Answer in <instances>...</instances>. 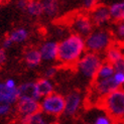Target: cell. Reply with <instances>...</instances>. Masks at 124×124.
I'll use <instances>...</instances> for the list:
<instances>
[{"label": "cell", "instance_id": "obj_1", "mask_svg": "<svg viewBox=\"0 0 124 124\" xmlns=\"http://www.w3.org/2000/svg\"><path fill=\"white\" fill-rule=\"evenodd\" d=\"M85 53V39L76 33H71L59 41L57 61L64 67H75Z\"/></svg>", "mask_w": 124, "mask_h": 124}, {"label": "cell", "instance_id": "obj_2", "mask_svg": "<svg viewBox=\"0 0 124 124\" xmlns=\"http://www.w3.org/2000/svg\"><path fill=\"white\" fill-rule=\"evenodd\" d=\"M100 106L114 121H124V89L119 88L104 97Z\"/></svg>", "mask_w": 124, "mask_h": 124}, {"label": "cell", "instance_id": "obj_3", "mask_svg": "<svg viewBox=\"0 0 124 124\" xmlns=\"http://www.w3.org/2000/svg\"><path fill=\"white\" fill-rule=\"evenodd\" d=\"M86 51L95 54H102L113 45V34L103 28L93 29V31L85 38Z\"/></svg>", "mask_w": 124, "mask_h": 124}, {"label": "cell", "instance_id": "obj_4", "mask_svg": "<svg viewBox=\"0 0 124 124\" xmlns=\"http://www.w3.org/2000/svg\"><path fill=\"white\" fill-rule=\"evenodd\" d=\"M104 61L101 57V54L86 52L82 55V58L78 61V63L76 64L75 67L78 73L83 78L94 81L99 68L101 67Z\"/></svg>", "mask_w": 124, "mask_h": 124}, {"label": "cell", "instance_id": "obj_5", "mask_svg": "<svg viewBox=\"0 0 124 124\" xmlns=\"http://www.w3.org/2000/svg\"><path fill=\"white\" fill-rule=\"evenodd\" d=\"M66 99L65 96L59 93H53L39 100V108L42 113L46 114L52 118H58L65 112Z\"/></svg>", "mask_w": 124, "mask_h": 124}, {"label": "cell", "instance_id": "obj_6", "mask_svg": "<svg viewBox=\"0 0 124 124\" xmlns=\"http://www.w3.org/2000/svg\"><path fill=\"white\" fill-rule=\"evenodd\" d=\"M116 89H119V87L115 83L113 77L108 79H102V80L95 79L93 81L91 90H90L89 101L92 104L99 105L104 97H106L108 94L115 91Z\"/></svg>", "mask_w": 124, "mask_h": 124}, {"label": "cell", "instance_id": "obj_7", "mask_svg": "<svg viewBox=\"0 0 124 124\" xmlns=\"http://www.w3.org/2000/svg\"><path fill=\"white\" fill-rule=\"evenodd\" d=\"M70 26L74 31L73 33H76L84 39L87 35H89L94 28L90 16L85 13H79L74 15L70 20Z\"/></svg>", "mask_w": 124, "mask_h": 124}, {"label": "cell", "instance_id": "obj_8", "mask_svg": "<svg viewBox=\"0 0 124 124\" xmlns=\"http://www.w3.org/2000/svg\"><path fill=\"white\" fill-rule=\"evenodd\" d=\"M40 111L39 101L30 98H19L16 102V112L18 118L33 115Z\"/></svg>", "mask_w": 124, "mask_h": 124}, {"label": "cell", "instance_id": "obj_9", "mask_svg": "<svg viewBox=\"0 0 124 124\" xmlns=\"http://www.w3.org/2000/svg\"><path fill=\"white\" fill-rule=\"evenodd\" d=\"M66 106L64 114L67 117H74L78 114V112L82 108L83 105V96L78 91H73L69 93L66 97Z\"/></svg>", "mask_w": 124, "mask_h": 124}, {"label": "cell", "instance_id": "obj_10", "mask_svg": "<svg viewBox=\"0 0 124 124\" xmlns=\"http://www.w3.org/2000/svg\"><path fill=\"white\" fill-rule=\"evenodd\" d=\"M41 61L46 63H53L58 60L59 42L55 40H46L39 47Z\"/></svg>", "mask_w": 124, "mask_h": 124}, {"label": "cell", "instance_id": "obj_11", "mask_svg": "<svg viewBox=\"0 0 124 124\" xmlns=\"http://www.w3.org/2000/svg\"><path fill=\"white\" fill-rule=\"evenodd\" d=\"M89 16L93 25L98 27H101L105 24H107L111 19L109 7L105 5H97L94 9L90 11Z\"/></svg>", "mask_w": 124, "mask_h": 124}, {"label": "cell", "instance_id": "obj_12", "mask_svg": "<svg viewBox=\"0 0 124 124\" xmlns=\"http://www.w3.org/2000/svg\"><path fill=\"white\" fill-rule=\"evenodd\" d=\"M19 99L18 95V87L17 88H10L6 85V83L0 82V104H9L13 105Z\"/></svg>", "mask_w": 124, "mask_h": 124}, {"label": "cell", "instance_id": "obj_13", "mask_svg": "<svg viewBox=\"0 0 124 124\" xmlns=\"http://www.w3.org/2000/svg\"><path fill=\"white\" fill-rule=\"evenodd\" d=\"M54 121V118L42 113L41 111H39L38 113L33 115L18 118L17 124H52Z\"/></svg>", "mask_w": 124, "mask_h": 124}, {"label": "cell", "instance_id": "obj_14", "mask_svg": "<svg viewBox=\"0 0 124 124\" xmlns=\"http://www.w3.org/2000/svg\"><path fill=\"white\" fill-rule=\"evenodd\" d=\"M35 88L39 99H41L54 92V84L52 81V79L41 78L35 82Z\"/></svg>", "mask_w": 124, "mask_h": 124}, {"label": "cell", "instance_id": "obj_15", "mask_svg": "<svg viewBox=\"0 0 124 124\" xmlns=\"http://www.w3.org/2000/svg\"><path fill=\"white\" fill-rule=\"evenodd\" d=\"M19 98H30L34 100H40L35 88V82H26L18 86Z\"/></svg>", "mask_w": 124, "mask_h": 124}, {"label": "cell", "instance_id": "obj_16", "mask_svg": "<svg viewBox=\"0 0 124 124\" xmlns=\"http://www.w3.org/2000/svg\"><path fill=\"white\" fill-rule=\"evenodd\" d=\"M23 59H24L25 64L30 68L39 67L42 62L39 48H35V47H31V48L26 49L25 53H24Z\"/></svg>", "mask_w": 124, "mask_h": 124}, {"label": "cell", "instance_id": "obj_17", "mask_svg": "<svg viewBox=\"0 0 124 124\" xmlns=\"http://www.w3.org/2000/svg\"><path fill=\"white\" fill-rule=\"evenodd\" d=\"M122 58H124L122 55L121 49L119 47L118 43H113L110 47L107 48V51L104 53V59L106 63H109L111 65H114L115 63H117L119 60H121Z\"/></svg>", "mask_w": 124, "mask_h": 124}, {"label": "cell", "instance_id": "obj_18", "mask_svg": "<svg viewBox=\"0 0 124 124\" xmlns=\"http://www.w3.org/2000/svg\"><path fill=\"white\" fill-rule=\"evenodd\" d=\"M24 11L29 16H32V17H39L43 15L41 0H27L26 7Z\"/></svg>", "mask_w": 124, "mask_h": 124}, {"label": "cell", "instance_id": "obj_19", "mask_svg": "<svg viewBox=\"0 0 124 124\" xmlns=\"http://www.w3.org/2000/svg\"><path fill=\"white\" fill-rule=\"evenodd\" d=\"M43 15L47 17H54L60 11V5L58 0H41Z\"/></svg>", "mask_w": 124, "mask_h": 124}, {"label": "cell", "instance_id": "obj_20", "mask_svg": "<svg viewBox=\"0 0 124 124\" xmlns=\"http://www.w3.org/2000/svg\"><path fill=\"white\" fill-rule=\"evenodd\" d=\"M7 36L10 39L13 45H15V43H22L27 40L29 36V32L26 28L19 27V28L13 29Z\"/></svg>", "mask_w": 124, "mask_h": 124}, {"label": "cell", "instance_id": "obj_21", "mask_svg": "<svg viewBox=\"0 0 124 124\" xmlns=\"http://www.w3.org/2000/svg\"><path fill=\"white\" fill-rule=\"evenodd\" d=\"M111 19L115 21H123L124 20V0L120 2L113 3L109 7Z\"/></svg>", "mask_w": 124, "mask_h": 124}, {"label": "cell", "instance_id": "obj_22", "mask_svg": "<svg viewBox=\"0 0 124 124\" xmlns=\"http://www.w3.org/2000/svg\"><path fill=\"white\" fill-rule=\"evenodd\" d=\"M114 73H115V69H114L113 65L104 62V63L101 65V67L99 68L98 73H97L95 79H98V80L108 79V78L112 77L114 75Z\"/></svg>", "mask_w": 124, "mask_h": 124}, {"label": "cell", "instance_id": "obj_23", "mask_svg": "<svg viewBox=\"0 0 124 124\" xmlns=\"http://www.w3.org/2000/svg\"><path fill=\"white\" fill-rule=\"evenodd\" d=\"M114 123H115V121L111 118L109 115L105 113V114L97 116L93 124H114Z\"/></svg>", "mask_w": 124, "mask_h": 124}, {"label": "cell", "instance_id": "obj_24", "mask_svg": "<svg viewBox=\"0 0 124 124\" xmlns=\"http://www.w3.org/2000/svg\"><path fill=\"white\" fill-rule=\"evenodd\" d=\"M58 73V68L55 66H49L43 72V78H47V79H52Z\"/></svg>", "mask_w": 124, "mask_h": 124}, {"label": "cell", "instance_id": "obj_25", "mask_svg": "<svg viewBox=\"0 0 124 124\" xmlns=\"http://www.w3.org/2000/svg\"><path fill=\"white\" fill-rule=\"evenodd\" d=\"M11 112H12V105L0 104V117L8 116Z\"/></svg>", "mask_w": 124, "mask_h": 124}, {"label": "cell", "instance_id": "obj_26", "mask_svg": "<svg viewBox=\"0 0 124 124\" xmlns=\"http://www.w3.org/2000/svg\"><path fill=\"white\" fill-rule=\"evenodd\" d=\"M115 83L117 84V86L119 88H122V86L124 85V73H121V72H115L114 75L112 76Z\"/></svg>", "mask_w": 124, "mask_h": 124}, {"label": "cell", "instance_id": "obj_27", "mask_svg": "<svg viewBox=\"0 0 124 124\" xmlns=\"http://www.w3.org/2000/svg\"><path fill=\"white\" fill-rule=\"evenodd\" d=\"M82 3H83L84 9L88 10V11H91L92 9H94L98 5L97 4V0H83Z\"/></svg>", "mask_w": 124, "mask_h": 124}, {"label": "cell", "instance_id": "obj_28", "mask_svg": "<svg viewBox=\"0 0 124 124\" xmlns=\"http://www.w3.org/2000/svg\"><path fill=\"white\" fill-rule=\"evenodd\" d=\"M114 69H115V72H121V73H124V58H122L121 60H119L117 63H115L113 65Z\"/></svg>", "mask_w": 124, "mask_h": 124}, {"label": "cell", "instance_id": "obj_29", "mask_svg": "<svg viewBox=\"0 0 124 124\" xmlns=\"http://www.w3.org/2000/svg\"><path fill=\"white\" fill-rule=\"evenodd\" d=\"M0 45H1V46L4 49H7V48H9V47H11L12 46H13V43H12V41L10 40V39L8 38V36H6V38H4L3 40L0 42Z\"/></svg>", "mask_w": 124, "mask_h": 124}, {"label": "cell", "instance_id": "obj_30", "mask_svg": "<svg viewBox=\"0 0 124 124\" xmlns=\"http://www.w3.org/2000/svg\"><path fill=\"white\" fill-rule=\"evenodd\" d=\"M7 60V55H6V51L0 45V67L3 66L4 63Z\"/></svg>", "mask_w": 124, "mask_h": 124}, {"label": "cell", "instance_id": "obj_31", "mask_svg": "<svg viewBox=\"0 0 124 124\" xmlns=\"http://www.w3.org/2000/svg\"><path fill=\"white\" fill-rule=\"evenodd\" d=\"M26 3H27V0H17L16 5L20 10H25Z\"/></svg>", "mask_w": 124, "mask_h": 124}, {"label": "cell", "instance_id": "obj_32", "mask_svg": "<svg viewBox=\"0 0 124 124\" xmlns=\"http://www.w3.org/2000/svg\"><path fill=\"white\" fill-rule=\"evenodd\" d=\"M119 45V47H120V49H121V53H122V55L124 57V41L123 42H119L118 43Z\"/></svg>", "mask_w": 124, "mask_h": 124}, {"label": "cell", "instance_id": "obj_33", "mask_svg": "<svg viewBox=\"0 0 124 124\" xmlns=\"http://www.w3.org/2000/svg\"><path fill=\"white\" fill-rule=\"evenodd\" d=\"M6 1V0H0V7H1V6L4 4V2Z\"/></svg>", "mask_w": 124, "mask_h": 124}, {"label": "cell", "instance_id": "obj_34", "mask_svg": "<svg viewBox=\"0 0 124 124\" xmlns=\"http://www.w3.org/2000/svg\"><path fill=\"white\" fill-rule=\"evenodd\" d=\"M52 124H62V123H61V122H58V121H55V120H54V121Z\"/></svg>", "mask_w": 124, "mask_h": 124}, {"label": "cell", "instance_id": "obj_35", "mask_svg": "<svg viewBox=\"0 0 124 124\" xmlns=\"http://www.w3.org/2000/svg\"><path fill=\"white\" fill-rule=\"evenodd\" d=\"M114 124H123V122H117V123H114Z\"/></svg>", "mask_w": 124, "mask_h": 124}, {"label": "cell", "instance_id": "obj_36", "mask_svg": "<svg viewBox=\"0 0 124 124\" xmlns=\"http://www.w3.org/2000/svg\"><path fill=\"white\" fill-rule=\"evenodd\" d=\"M122 89H124V85H123V86H122Z\"/></svg>", "mask_w": 124, "mask_h": 124}, {"label": "cell", "instance_id": "obj_37", "mask_svg": "<svg viewBox=\"0 0 124 124\" xmlns=\"http://www.w3.org/2000/svg\"><path fill=\"white\" fill-rule=\"evenodd\" d=\"M123 21H124V20H123Z\"/></svg>", "mask_w": 124, "mask_h": 124}]
</instances>
